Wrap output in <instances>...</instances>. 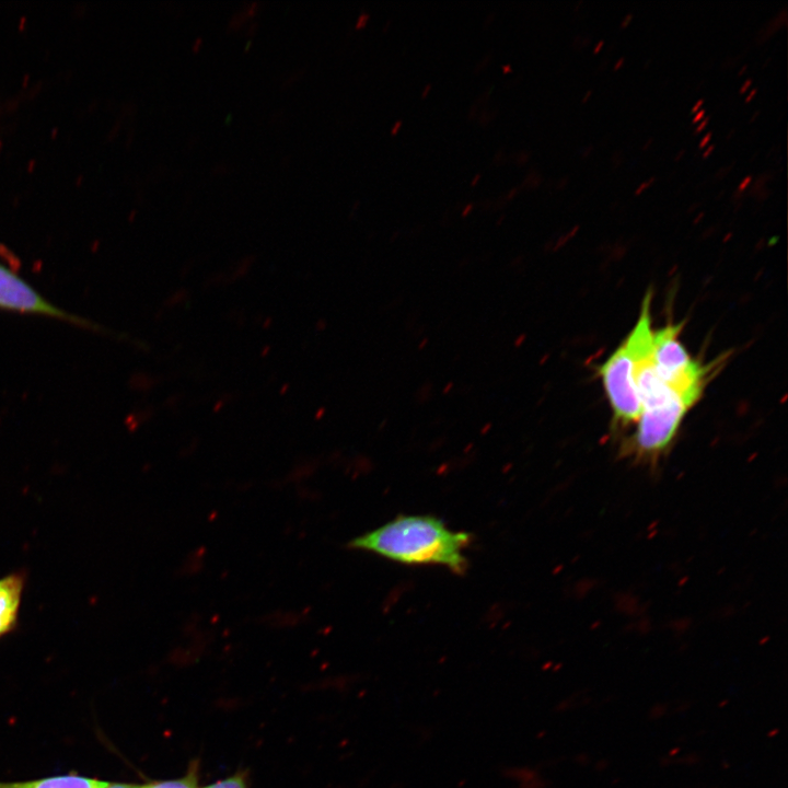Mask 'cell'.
<instances>
[{
	"instance_id": "obj_1",
	"label": "cell",
	"mask_w": 788,
	"mask_h": 788,
	"mask_svg": "<svg viewBox=\"0 0 788 788\" xmlns=\"http://www.w3.org/2000/svg\"><path fill=\"white\" fill-rule=\"evenodd\" d=\"M471 542L465 532H454L430 515H401L355 537L350 548L367 551L408 565H440L455 573L467 567L464 555Z\"/></svg>"
},
{
	"instance_id": "obj_2",
	"label": "cell",
	"mask_w": 788,
	"mask_h": 788,
	"mask_svg": "<svg viewBox=\"0 0 788 788\" xmlns=\"http://www.w3.org/2000/svg\"><path fill=\"white\" fill-rule=\"evenodd\" d=\"M682 324H669L652 335V362L657 374L679 395L693 405L699 399L717 367L703 366L692 359L679 339Z\"/></svg>"
},
{
	"instance_id": "obj_3",
	"label": "cell",
	"mask_w": 788,
	"mask_h": 788,
	"mask_svg": "<svg viewBox=\"0 0 788 788\" xmlns=\"http://www.w3.org/2000/svg\"><path fill=\"white\" fill-rule=\"evenodd\" d=\"M634 349L626 338L599 368L614 417L624 425L637 421L641 414L634 381Z\"/></svg>"
},
{
	"instance_id": "obj_4",
	"label": "cell",
	"mask_w": 788,
	"mask_h": 788,
	"mask_svg": "<svg viewBox=\"0 0 788 788\" xmlns=\"http://www.w3.org/2000/svg\"><path fill=\"white\" fill-rule=\"evenodd\" d=\"M0 309L19 313L37 314L66 321L80 327H100L81 316L69 313L46 300L15 270L0 262Z\"/></svg>"
},
{
	"instance_id": "obj_5",
	"label": "cell",
	"mask_w": 788,
	"mask_h": 788,
	"mask_svg": "<svg viewBox=\"0 0 788 788\" xmlns=\"http://www.w3.org/2000/svg\"><path fill=\"white\" fill-rule=\"evenodd\" d=\"M25 573L15 571L0 578V638L13 631L25 588Z\"/></svg>"
},
{
	"instance_id": "obj_6",
	"label": "cell",
	"mask_w": 788,
	"mask_h": 788,
	"mask_svg": "<svg viewBox=\"0 0 788 788\" xmlns=\"http://www.w3.org/2000/svg\"><path fill=\"white\" fill-rule=\"evenodd\" d=\"M106 781L76 774L22 781H0V788H103Z\"/></svg>"
},
{
	"instance_id": "obj_7",
	"label": "cell",
	"mask_w": 788,
	"mask_h": 788,
	"mask_svg": "<svg viewBox=\"0 0 788 788\" xmlns=\"http://www.w3.org/2000/svg\"><path fill=\"white\" fill-rule=\"evenodd\" d=\"M197 767L194 766L181 778L150 781L141 785V788H199L197 786Z\"/></svg>"
},
{
	"instance_id": "obj_8",
	"label": "cell",
	"mask_w": 788,
	"mask_h": 788,
	"mask_svg": "<svg viewBox=\"0 0 788 788\" xmlns=\"http://www.w3.org/2000/svg\"><path fill=\"white\" fill-rule=\"evenodd\" d=\"M202 788H248V786L243 775L235 774Z\"/></svg>"
},
{
	"instance_id": "obj_9",
	"label": "cell",
	"mask_w": 788,
	"mask_h": 788,
	"mask_svg": "<svg viewBox=\"0 0 788 788\" xmlns=\"http://www.w3.org/2000/svg\"><path fill=\"white\" fill-rule=\"evenodd\" d=\"M103 788H141V785L128 784V783H108L106 781Z\"/></svg>"
},
{
	"instance_id": "obj_10",
	"label": "cell",
	"mask_w": 788,
	"mask_h": 788,
	"mask_svg": "<svg viewBox=\"0 0 788 788\" xmlns=\"http://www.w3.org/2000/svg\"><path fill=\"white\" fill-rule=\"evenodd\" d=\"M656 179L654 176H651L649 179H646L641 184L638 185V187L635 189V194L638 195L640 192H642L646 187L650 186V184Z\"/></svg>"
},
{
	"instance_id": "obj_11",
	"label": "cell",
	"mask_w": 788,
	"mask_h": 788,
	"mask_svg": "<svg viewBox=\"0 0 788 788\" xmlns=\"http://www.w3.org/2000/svg\"><path fill=\"white\" fill-rule=\"evenodd\" d=\"M705 114H706V109H705V108H700L699 111L696 112V114L694 115L692 121H693V123H697V121L702 120V119L704 118Z\"/></svg>"
},
{
	"instance_id": "obj_12",
	"label": "cell",
	"mask_w": 788,
	"mask_h": 788,
	"mask_svg": "<svg viewBox=\"0 0 788 788\" xmlns=\"http://www.w3.org/2000/svg\"><path fill=\"white\" fill-rule=\"evenodd\" d=\"M708 120H709V116H706L702 120H699L698 125L695 128V132H699L700 130H703L706 127V125L708 124Z\"/></svg>"
},
{
	"instance_id": "obj_13",
	"label": "cell",
	"mask_w": 788,
	"mask_h": 788,
	"mask_svg": "<svg viewBox=\"0 0 788 788\" xmlns=\"http://www.w3.org/2000/svg\"><path fill=\"white\" fill-rule=\"evenodd\" d=\"M752 181V175L745 176L739 184L738 189L743 190Z\"/></svg>"
},
{
	"instance_id": "obj_14",
	"label": "cell",
	"mask_w": 788,
	"mask_h": 788,
	"mask_svg": "<svg viewBox=\"0 0 788 788\" xmlns=\"http://www.w3.org/2000/svg\"><path fill=\"white\" fill-rule=\"evenodd\" d=\"M202 42H204V40H202L201 37H197V38L193 42V44H192V49H193L194 51H198V50L201 48V46H202Z\"/></svg>"
},
{
	"instance_id": "obj_15",
	"label": "cell",
	"mask_w": 788,
	"mask_h": 788,
	"mask_svg": "<svg viewBox=\"0 0 788 788\" xmlns=\"http://www.w3.org/2000/svg\"><path fill=\"white\" fill-rule=\"evenodd\" d=\"M711 135H712V132H711V131H708V132L700 139V141H699V143H698V147H699V148H703L706 143H708V141H709L710 138H711Z\"/></svg>"
},
{
	"instance_id": "obj_16",
	"label": "cell",
	"mask_w": 788,
	"mask_h": 788,
	"mask_svg": "<svg viewBox=\"0 0 788 788\" xmlns=\"http://www.w3.org/2000/svg\"><path fill=\"white\" fill-rule=\"evenodd\" d=\"M525 338H526L525 334H521L520 336H518L513 343L514 347H520L523 344Z\"/></svg>"
},
{
	"instance_id": "obj_17",
	"label": "cell",
	"mask_w": 788,
	"mask_h": 788,
	"mask_svg": "<svg viewBox=\"0 0 788 788\" xmlns=\"http://www.w3.org/2000/svg\"><path fill=\"white\" fill-rule=\"evenodd\" d=\"M751 84H752V79H751V78H748V79L742 83V85L740 86L739 92H740V93H743Z\"/></svg>"
},
{
	"instance_id": "obj_18",
	"label": "cell",
	"mask_w": 788,
	"mask_h": 788,
	"mask_svg": "<svg viewBox=\"0 0 788 788\" xmlns=\"http://www.w3.org/2000/svg\"><path fill=\"white\" fill-rule=\"evenodd\" d=\"M631 18H633V14L627 13L621 22V27H625L630 22Z\"/></svg>"
},
{
	"instance_id": "obj_19",
	"label": "cell",
	"mask_w": 788,
	"mask_h": 788,
	"mask_svg": "<svg viewBox=\"0 0 788 788\" xmlns=\"http://www.w3.org/2000/svg\"><path fill=\"white\" fill-rule=\"evenodd\" d=\"M367 19H368V15L361 14V15L359 16L358 21H357L356 26H357V27L363 26L364 23H366V21H367Z\"/></svg>"
},
{
	"instance_id": "obj_20",
	"label": "cell",
	"mask_w": 788,
	"mask_h": 788,
	"mask_svg": "<svg viewBox=\"0 0 788 788\" xmlns=\"http://www.w3.org/2000/svg\"><path fill=\"white\" fill-rule=\"evenodd\" d=\"M704 104V99H699L692 107L691 113L697 112L700 106Z\"/></svg>"
},
{
	"instance_id": "obj_21",
	"label": "cell",
	"mask_w": 788,
	"mask_h": 788,
	"mask_svg": "<svg viewBox=\"0 0 788 788\" xmlns=\"http://www.w3.org/2000/svg\"><path fill=\"white\" fill-rule=\"evenodd\" d=\"M714 149H715V144H714V143L709 144V146L703 151V157H704V158L707 157L709 153L712 152Z\"/></svg>"
},
{
	"instance_id": "obj_22",
	"label": "cell",
	"mask_w": 788,
	"mask_h": 788,
	"mask_svg": "<svg viewBox=\"0 0 788 788\" xmlns=\"http://www.w3.org/2000/svg\"><path fill=\"white\" fill-rule=\"evenodd\" d=\"M756 92H757V88H753V89L749 92V94L745 96L744 101H745V102H749V101L755 95Z\"/></svg>"
},
{
	"instance_id": "obj_23",
	"label": "cell",
	"mask_w": 788,
	"mask_h": 788,
	"mask_svg": "<svg viewBox=\"0 0 788 788\" xmlns=\"http://www.w3.org/2000/svg\"><path fill=\"white\" fill-rule=\"evenodd\" d=\"M452 387H453V382L447 383V384L444 385L443 390H442V393H443V394L450 393V391L452 390Z\"/></svg>"
},
{
	"instance_id": "obj_24",
	"label": "cell",
	"mask_w": 788,
	"mask_h": 788,
	"mask_svg": "<svg viewBox=\"0 0 788 788\" xmlns=\"http://www.w3.org/2000/svg\"><path fill=\"white\" fill-rule=\"evenodd\" d=\"M603 44H604V40H603V39H600V40L594 45V47H593V53H598V51L601 49V47L603 46Z\"/></svg>"
},
{
	"instance_id": "obj_25",
	"label": "cell",
	"mask_w": 788,
	"mask_h": 788,
	"mask_svg": "<svg viewBox=\"0 0 788 788\" xmlns=\"http://www.w3.org/2000/svg\"><path fill=\"white\" fill-rule=\"evenodd\" d=\"M624 60H625L624 57L618 58L617 61H616L615 65H614V69H615V70L618 69V68L624 63Z\"/></svg>"
},
{
	"instance_id": "obj_26",
	"label": "cell",
	"mask_w": 788,
	"mask_h": 788,
	"mask_svg": "<svg viewBox=\"0 0 788 788\" xmlns=\"http://www.w3.org/2000/svg\"><path fill=\"white\" fill-rule=\"evenodd\" d=\"M591 93H592V90L591 89L588 90L582 97V102H586L589 99V96L591 95Z\"/></svg>"
},
{
	"instance_id": "obj_27",
	"label": "cell",
	"mask_w": 788,
	"mask_h": 788,
	"mask_svg": "<svg viewBox=\"0 0 788 788\" xmlns=\"http://www.w3.org/2000/svg\"><path fill=\"white\" fill-rule=\"evenodd\" d=\"M427 344H428V339H427V338L422 339L421 343L418 345V349H420V350L424 349V347H425Z\"/></svg>"
},
{
	"instance_id": "obj_28",
	"label": "cell",
	"mask_w": 788,
	"mask_h": 788,
	"mask_svg": "<svg viewBox=\"0 0 788 788\" xmlns=\"http://www.w3.org/2000/svg\"><path fill=\"white\" fill-rule=\"evenodd\" d=\"M684 152H685L684 149L680 150L679 153L675 155V160H679L681 158V155L684 154Z\"/></svg>"
},
{
	"instance_id": "obj_29",
	"label": "cell",
	"mask_w": 788,
	"mask_h": 788,
	"mask_svg": "<svg viewBox=\"0 0 788 788\" xmlns=\"http://www.w3.org/2000/svg\"><path fill=\"white\" fill-rule=\"evenodd\" d=\"M746 67H748L746 65H743V66L740 68L738 74H742V73L745 71Z\"/></svg>"
},
{
	"instance_id": "obj_30",
	"label": "cell",
	"mask_w": 788,
	"mask_h": 788,
	"mask_svg": "<svg viewBox=\"0 0 788 788\" xmlns=\"http://www.w3.org/2000/svg\"><path fill=\"white\" fill-rule=\"evenodd\" d=\"M651 140H652V139L650 138V139H648V140L646 141V143L644 144V149L651 143Z\"/></svg>"
},
{
	"instance_id": "obj_31",
	"label": "cell",
	"mask_w": 788,
	"mask_h": 788,
	"mask_svg": "<svg viewBox=\"0 0 788 788\" xmlns=\"http://www.w3.org/2000/svg\"><path fill=\"white\" fill-rule=\"evenodd\" d=\"M758 113H760V112L756 111V112L752 115L751 120L754 119V118L757 116Z\"/></svg>"
}]
</instances>
